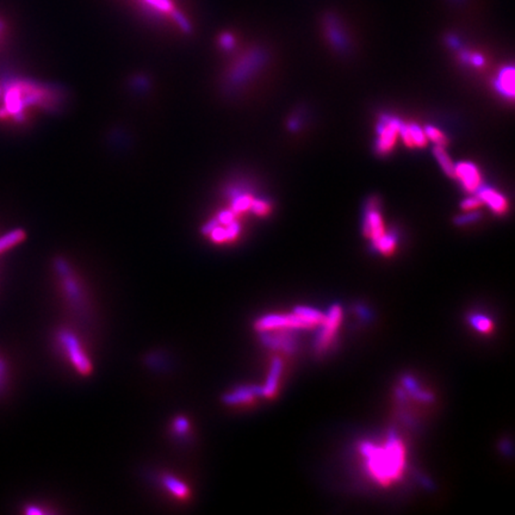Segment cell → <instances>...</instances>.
Listing matches in <instances>:
<instances>
[{
    "label": "cell",
    "mask_w": 515,
    "mask_h": 515,
    "mask_svg": "<svg viewBox=\"0 0 515 515\" xmlns=\"http://www.w3.org/2000/svg\"><path fill=\"white\" fill-rule=\"evenodd\" d=\"M359 451L366 461V470L378 483L389 485L402 476L406 453L403 444L395 432H391L381 446L370 441L361 443Z\"/></svg>",
    "instance_id": "obj_1"
},
{
    "label": "cell",
    "mask_w": 515,
    "mask_h": 515,
    "mask_svg": "<svg viewBox=\"0 0 515 515\" xmlns=\"http://www.w3.org/2000/svg\"><path fill=\"white\" fill-rule=\"evenodd\" d=\"M54 269L61 280L63 293L66 295L68 303L76 311H84L85 302H86L84 289L81 288L79 280H76L71 265L63 258H56L54 262Z\"/></svg>",
    "instance_id": "obj_2"
},
{
    "label": "cell",
    "mask_w": 515,
    "mask_h": 515,
    "mask_svg": "<svg viewBox=\"0 0 515 515\" xmlns=\"http://www.w3.org/2000/svg\"><path fill=\"white\" fill-rule=\"evenodd\" d=\"M59 344L63 347V352L66 353L67 358L70 360L74 369L84 376H87L92 372V363L90 360L89 355H86L84 348L81 346V342L70 329L63 328L59 330Z\"/></svg>",
    "instance_id": "obj_3"
},
{
    "label": "cell",
    "mask_w": 515,
    "mask_h": 515,
    "mask_svg": "<svg viewBox=\"0 0 515 515\" xmlns=\"http://www.w3.org/2000/svg\"><path fill=\"white\" fill-rule=\"evenodd\" d=\"M259 333V340L264 346L272 351H280L291 355L296 352V329H272Z\"/></svg>",
    "instance_id": "obj_4"
},
{
    "label": "cell",
    "mask_w": 515,
    "mask_h": 515,
    "mask_svg": "<svg viewBox=\"0 0 515 515\" xmlns=\"http://www.w3.org/2000/svg\"><path fill=\"white\" fill-rule=\"evenodd\" d=\"M257 332L272 330V329H309L314 328L297 314H269L258 319L254 324Z\"/></svg>",
    "instance_id": "obj_5"
},
{
    "label": "cell",
    "mask_w": 515,
    "mask_h": 515,
    "mask_svg": "<svg viewBox=\"0 0 515 515\" xmlns=\"http://www.w3.org/2000/svg\"><path fill=\"white\" fill-rule=\"evenodd\" d=\"M342 320V309L339 304L330 306L328 313L326 314V319L320 324V332L315 340V350L317 353L327 351L328 347L333 344L334 338L338 333L339 327Z\"/></svg>",
    "instance_id": "obj_6"
},
{
    "label": "cell",
    "mask_w": 515,
    "mask_h": 515,
    "mask_svg": "<svg viewBox=\"0 0 515 515\" xmlns=\"http://www.w3.org/2000/svg\"><path fill=\"white\" fill-rule=\"evenodd\" d=\"M402 120L392 116H383L378 125V138L376 141V151L381 156H386L395 148L400 138Z\"/></svg>",
    "instance_id": "obj_7"
},
{
    "label": "cell",
    "mask_w": 515,
    "mask_h": 515,
    "mask_svg": "<svg viewBox=\"0 0 515 515\" xmlns=\"http://www.w3.org/2000/svg\"><path fill=\"white\" fill-rule=\"evenodd\" d=\"M453 178H456L463 189L469 193H475L482 187V174L472 162L463 161L454 165Z\"/></svg>",
    "instance_id": "obj_8"
},
{
    "label": "cell",
    "mask_w": 515,
    "mask_h": 515,
    "mask_svg": "<svg viewBox=\"0 0 515 515\" xmlns=\"http://www.w3.org/2000/svg\"><path fill=\"white\" fill-rule=\"evenodd\" d=\"M363 229H364V235L372 241L377 240L379 236H382L386 233L384 221L378 210V203L376 200H370L369 205L366 208Z\"/></svg>",
    "instance_id": "obj_9"
},
{
    "label": "cell",
    "mask_w": 515,
    "mask_h": 515,
    "mask_svg": "<svg viewBox=\"0 0 515 515\" xmlns=\"http://www.w3.org/2000/svg\"><path fill=\"white\" fill-rule=\"evenodd\" d=\"M258 397H262V386H240L228 391L222 396V402L227 406H241L247 404Z\"/></svg>",
    "instance_id": "obj_10"
},
{
    "label": "cell",
    "mask_w": 515,
    "mask_h": 515,
    "mask_svg": "<svg viewBox=\"0 0 515 515\" xmlns=\"http://www.w3.org/2000/svg\"><path fill=\"white\" fill-rule=\"evenodd\" d=\"M400 138L402 143L409 148H423L427 146L428 140L425 130L417 123H403L401 125Z\"/></svg>",
    "instance_id": "obj_11"
},
{
    "label": "cell",
    "mask_w": 515,
    "mask_h": 515,
    "mask_svg": "<svg viewBox=\"0 0 515 515\" xmlns=\"http://www.w3.org/2000/svg\"><path fill=\"white\" fill-rule=\"evenodd\" d=\"M477 192H479L477 196L482 200V203L488 205L489 209L492 210L494 213L505 215L508 211L507 198L500 192L490 187H483Z\"/></svg>",
    "instance_id": "obj_12"
},
{
    "label": "cell",
    "mask_w": 515,
    "mask_h": 515,
    "mask_svg": "<svg viewBox=\"0 0 515 515\" xmlns=\"http://www.w3.org/2000/svg\"><path fill=\"white\" fill-rule=\"evenodd\" d=\"M283 369H284V364H283V360L280 359V357H277L272 360L269 376L266 378V383L262 386V397L272 399L277 394Z\"/></svg>",
    "instance_id": "obj_13"
},
{
    "label": "cell",
    "mask_w": 515,
    "mask_h": 515,
    "mask_svg": "<svg viewBox=\"0 0 515 515\" xmlns=\"http://www.w3.org/2000/svg\"><path fill=\"white\" fill-rule=\"evenodd\" d=\"M259 60H260L259 55H252L251 58L242 60L236 66L235 70L231 72V84L235 86V85L241 84V83L247 81L249 76H251L257 70V66H259Z\"/></svg>",
    "instance_id": "obj_14"
},
{
    "label": "cell",
    "mask_w": 515,
    "mask_h": 515,
    "mask_svg": "<svg viewBox=\"0 0 515 515\" xmlns=\"http://www.w3.org/2000/svg\"><path fill=\"white\" fill-rule=\"evenodd\" d=\"M161 483L164 484V488L172 494L174 498L185 500L190 496V489L182 481L177 479L176 476L164 474L161 476Z\"/></svg>",
    "instance_id": "obj_15"
},
{
    "label": "cell",
    "mask_w": 515,
    "mask_h": 515,
    "mask_svg": "<svg viewBox=\"0 0 515 515\" xmlns=\"http://www.w3.org/2000/svg\"><path fill=\"white\" fill-rule=\"evenodd\" d=\"M402 384H403L406 392H408L409 395L412 396L415 400L427 402V403L434 401L433 394L430 391L423 390L412 376H403L402 377Z\"/></svg>",
    "instance_id": "obj_16"
},
{
    "label": "cell",
    "mask_w": 515,
    "mask_h": 515,
    "mask_svg": "<svg viewBox=\"0 0 515 515\" xmlns=\"http://www.w3.org/2000/svg\"><path fill=\"white\" fill-rule=\"evenodd\" d=\"M496 86L501 94L507 97L513 98L514 96V68L506 67L498 74Z\"/></svg>",
    "instance_id": "obj_17"
},
{
    "label": "cell",
    "mask_w": 515,
    "mask_h": 515,
    "mask_svg": "<svg viewBox=\"0 0 515 515\" xmlns=\"http://www.w3.org/2000/svg\"><path fill=\"white\" fill-rule=\"evenodd\" d=\"M397 246V236L391 233H384L382 236H379L377 240L372 241V247L375 251H377L383 255H390L394 253V251Z\"/></svg>",
    "instance_id": "obj_18"
},
{
    "label": "cell",
    "mask_w": 515,
    "mask_h": 515,
    "mask_svg": "<svg viewBox=\"0 0 515 515\" xmlns=\"http://www.w3.org/2000/svg\"><path fill=\"white\" fill-rule=\"evenodd\" d=\"M293 313L297 314L299 317H302L303 320H306L308 324H311L313 327L316 326H320L326 319V314L321 313L317 309L311 308V306H296L293 309Z\"/></svg>",
    "instance_id": "obj_19"
},
{
    "label": "cell",
    "mask_w": 515,
    "mask_h": 515,
    "mask_svg": "<svg viewBox=\"0 0 515 515\" xmlns=\"http://www.w3.org/2000/svg\"><path fill=\"white\" fill-rule=\"evenodd\" d=\"M433 154H434L435 159L438 161L441 169L444 171L445 174L453 177V171H454V164H453L452 159L450 158L449 153L445 149V147L443 146H435L433 148Z\"/></svg>",
    "instance_id": "obj_20"
},
{
    "label": "cell",
    "mask_w": 515,
    "mask_h": 515,
    "mask_svg": "<svg viewBox=\"0 0 515 515\" xmlns=\"http://www.w3.org/2000/svg\"><path fill=\"white\" fill-rule=\"evenodd\" d=\"M25 239V233L22 229H14V231L6 233L5 235L0 236V253H4L5 251L12 249L14 246L22 242Z\"/></svg>",
    "instance_id": "obj_21"
},
{
    "label": "cell",
    "mask_w": 515,
    "mask_h": 515,
    "mask_svg": "<svg viewBox=\"0 0 515 515\" xmlns=\"http://www.w3.org/2000/svg\"><path fill=\"white\" fill-rule=\"evenodd\" d=\"M469 324L472 328H475L480 333H490L493 330V322L482 314H472L469 316Z\"/></svg>",
    "instance_id": "obj_22"
},
{
    "label": "cell",
    "mask_w": 515,
    "mask_h": 515,
    "mask_svg": "<svg viewBox=\"0 0 515 515\" xmlns=\"http://www.w3.org/2000/svg\"><path fill=\"white\" fill-rule=\"evenodd\" d=\"M423 130L426 134L427 140L434 143V146L446 147L449 145V138H446V135L440 129L435 128L433 125H427Z\"/></svg>",
    "instance_id": "obj_23"
},
{
    "label": "cell",
    "mask_w": 515,
    "mask_h": 515,
    "mask_svg": "<svg viewBox=\"0 0 515 515\" xmlns=\"http://www.w3.org/2000/svg\"><path fill=\"white\" fill-rule=\"evenodd\" d=\"M253 202V198L249 195H239L236 196L234 200H233V205H231V211L233 213H241V211H246L251 208V204Z\"/></svg>",
    "instance_id": "obj_24"
},
{
    "label": "cell",
    "mask_w": 515,
    "mask_h": 515,
    "mask_svg": "<svg viewBox=\"0 0 515 515\" xmlns=\"http://www.w3.org/2000/svg\"><path fill=\"white\" fill-rule=\"evenodd\" d=\"M190 431V422L187 418L184 417H178L174 419V434L178 435L179 438H182L184 435H187Z\"/></svg>",
    "instance_id": "obj_25"
},
{
    "label": "cell",
    "mask_w": 515,
    "mask_h": 515,
    "mask_svg": "<svg viewBox=\"0 0 515 515\" xmlns=\"http://www.w3.org/2000/svg\"><path fill=\"white\" fill-rule=\"evenodd\" d=\"M482 200L479 198V196H471L467 197V200H464L461 204V209L465 213H470V211H475V210L480 209L482 207Z\"/></svg>",
    "instance_id": "obj_26"
},
{
    "label": "cell",
    "mask_w": 515,
    "mask_h": 515,
    "mask_svg": "<svg viewBox=\"0 0 515 515\" xmlns=\"http://www.w3.org/2000/svg\"><path fill=\"white\" fill-rule=\"evenodd\" d=\"M249 209L252 210L258 216H266L267 213H270L271 207L267 203L266 200H253Z\"/></svg>",
    "instance_id": "obj_27"
},
{
    "label": "cell",
    "mask_w": 515,
    "mask_h": 515,
    "mask_svg": "<svg viewBox=\"0 0 515 515\" xmlns=\"http://www.w3.org/2000/svg\"><path fill=\"white\" fill-rule=\"evenodd\" d=\"M224 229H226L227 241L236 239L239 236V233H240V224H239V222L234 220V221H231V223H228Z\"/></svg>",
    "instance_id": "obj_28"
},
{
    "label": "cell",
    "mask_w": 515,
    "mask_h": 515,
    "mask_svg": "<svg viewBox=\"0 0 515 515\" xmlns=\"http://www.w3.org/2000/svg\"><path fill=\"white\" fill-rule=\"evenodd\" d=\"M218 220L220 224H228L231 221H234V213L231 210H223L218 215Z\"/></svg>",
    "instance_id": "obj_29"
},
{
    "label": "cell",
    "mask_w": 515,
    "mask_h": 515,
    "mask_svg": "<svg viewBox=\"0 0 515 515\" xmlns=\"http://www.w3.org/2000/svg\"><path fill=\"white\" fill-rule=\"evenodd\" d=\"M477 218H479V215L474 213V211H470V213H467V215H464V216H459V218H457V221H456V223H457V224H461V226H463V224H467V223L474 222V221H476Z\"/></svg>",
    "instance_id": "obj_30"
},
{
    "label": "cell",
    "mask_w": 515,
    "mask_h": 515,
    "mask_svg": "<svg viewBox=\"0 0 515 515\" xmlns=\"http://www.w3.org/2000/svg\"><path fill=\"white\" fill-rule=\"evenodd\" d=\"M6 378H8V364L5 363L3 358H0V390L5 386Z\"/></svg>",
    "instance_id": "obj_31"
},
{
    "label": "cell",
    "mask_w": 515,
    "mask_h": 515,
    "mask_svg": "<svg viewBox=\"0 0 515 515\" xmlns=\"http://www.w3.org/2000/svg\"><path fill=\"white\" fill-rule=\"evenodd\" d=\"M218 224H220V222H218V218H213V220H211L210 222L207 223V224L202 228V233H203L204 235H209L210 233L213 231V228H216Z\"/></svg>",
    "instance_id": "obj_32"
},
{
    "label": "cell",
    "mask_w": 515,
    "mask_h": 515,
    "mask_svg": "<svg viewBox=\"0 0 515 515\" xmlns=\"http://www.w3.org/2000/svg\"><path fill=\"white\" fill-rule=\"evenodd\" d=\"M221 45H222L224 49L233 48V45H234V39H233L231 35H223L222 39H221Z\"/></svg>",
    "instance_id": "obj_33"
},
{
    "label": "cell",
    "mask_w": 515,
    "mask_h": 515,
    "mask_svg": "<svg viewBox=\"0 0 515 515\" xmlns=\"http://www.w3.org/2000/svg\"><path fill=\"white\" fill-rule=\"evenodd\" d=\"M467 60H470L471 63H474L475 66L480 67L482 66L484 63V60L481 55H477V54H474V55H470L469 58H467Z\"/></svg>",
    "instance_id": "obj_34"
},
{
    "label": "cell",
    "mask_w": 515,
    "mask_h": 515,
    "mask_svg": "<svg viewBox=\"0 0 515 515\" xmlns=\"http://www.w3.org/2000/svg\"><path fill=\"white\" fill-rule=\"evenodd\" d=\"M25 513H27L28 515H42L43 514V512L41 511L40 508L39 507L36 506H29L27 507V509H25Z\"/></svg>",
    "instance_id": "obj_35"
},
{
    "label": "cell",
    "mask_w": 515,
    "mask_h": 515,
    "mask_svg": "<svg viewBox=\"0 0 515 515\" xmlns=\"http://www.w3.org/2000/svg\"><path fill=\"white\" fill-rule=\"evenodd\" d=\"M1 29H3V25H1V23H0V32H1Z\"/></svg>",
    "instance_id": "obj_36"
}]
</instances>
